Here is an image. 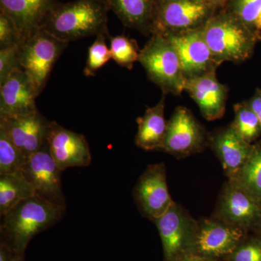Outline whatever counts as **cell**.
<instances>
[{
	"label": "cell",
	"mask_w": 261,
	"mask_h": 261,
	"mask_svg": "<svg viewBox=\"0 0 261 261\" xmlns=\"http://www.w3.org/2000/svg\"><path fill=\"white\" fill-rule=\"evenodd\" d=\"M66 205H59L37 195L21 201L2 216L1 243L16 255L24 256L29 242L64 216Z\"/></svg>",
	"instance_id": "6da1fadb"
},
{
	"label": "cell",
	"mask_w": 261,
	"mask_h": 261,
	"mask_svg": "<svg viewBox=\"0 0 261 261\" xmlns=\"http://www.w3.org/2000/svg\"><path fill=\"white\" fill-rule=\"evenodd\" d=\"M103 0H75L58 3L49 13L43 28L63 42L109 34L108 12Z\"/></svg>",
	"instance_id": "7a4b0ae2"
},
{
	"label": "cell",
	"mask_w": 261,
	"mask_h": 261,
	"mask_svg": "<svg viewBox=\"0 0 261 261\" xmlns=\"http://www.w3.org/2000/svg\"><path fill=\"white\" fill-rule=\"evenodd\" d=\"M203 34L220 65L224 62L238 63L249 59L261 40V32L247 27L224 8L211 17L203 28Z\"/></svg>",
	"instance_id": "3957f363"
},
{
	"label": "cell",
	"mask_w": 261,
	"mask_h": 261,
	"mask_svg": "<svg viewBox=\"0 0 261 261\" xmlns=\"http://www.w3.org/2000/svg\"><path fill=\"white\" fill-rule=\"evenodd\" d=\"M139 62L147 77L164 94L179 95L186 82L181 63L172 44L161 34H154L140 51Z\"/></svg>",
	"instance_id": "277c9868"
},
{
	"label": "cell",
	"mask_w": 261,
	"mask_h": 261,
	"mask_svg": "<svg viewBox=\"0 0 261 261\" xmlns=\"http://www.w3.org/2000/svg\"><path fill=\"white\" fill-rule=\"evenodd\" d=\"M68 45V42L54 37L44 29L20 43V69L28 75L39 95L45 88L53 67Z\"/></svg>",
	"instance_id": "5b68a950"
},
{
	"label": "cell",
	"mask_w": 261,
	"mask_h": 261,
	"mask_svg": "<svg viewBox=\"0 0 261 261\" xmlns=\"http://www.w3.org/2000/svg\"><path fill=\"white\" fill-rule=\"evenodd\" d=\"M217 11L198 0H157L152 35L166 36L203 29Z\"/></svg>",
	"instance_id": "8992f818"
},
{
	"label": "cell",
	"mask_w": 261,
	"mask_h": 261,
	"mask_svg": "<svg viewBox=\"0 0 261 261\" xmlns=\"http://www.w3.org/2000/svg\"><path fill=\"white\" fill-rule=\"evenodd\" d=\"M214 217L246 233L255 231L261 225V201L228 180L220 195Z\"/></svg>",
	"instance_id": "52a82bcc"
},
{
	"label": "cell",
	"mask_w": 261,
	"mask_h": 261,
	"mask_svg": "<svg viewBox=\"0 0 261 261\" xmlns=\"http://www.w3.org/2000/svg\"><path fill=\"white\" fill-rule=\"evenodd\" d=\"M208 142L205 128L191 111L178 106L168 121L163 150L176 158L200 152Z\"/></svg>",
	"instance_id": "ba28073f"
},
{
	"label": "cell",
	"mask_w": 261,
	"mask_h": 261,
	"mask_svg": "<svg viewBox=\"0 0 261 261\" xmlns=\"http://www.w3.org/2000/svg\"><path fill=\"white\" fill-rule=\"evenodd\" d=\"M153 221L162 240L166 260L176 261L187 253V248L191 252L197 221L183 207L173 202L164 214Z\"/></svg>",
	"instance_id": "9c48e42d"
},
{
	"label": "cell",
	"mask_w": 261,
	"mask_h": 261,
	"mask_svg": "<svg viewBox=\"0 0 261 261\" xmlns=\"http://www.w3.org/2000/svg\"><path fill=\"white\" fill-rule=\"evenodd\" d=\"M164 37L176 49L186 80L206 74L220 66L206 42L203 29Z\"/></svg>",
	"instance_id": "30bf717a"
},
{
	"label": "cell",
	"mask_w": 261,
	"mask_h": 261,
	"mask_svg": "<svg viewBox=\"0 0 261 261\" xmlns=\"http://www.w3.org/2000/svg\"><path fill=\"white\" fill-rule=\"evenodd\" d=\"M136 203L142 214L154 221L173 203L168 191L164 163L149 165L141 175L134 190Z\"/></svg>",
	"instance_id": "8fae6325"
},
{
	"label": "cell",
	"mask_w": 261,
	"mask_h": 261,
	"mask_svg": "<svg viewBox=\"0 0 261 261\" xmlns=\"http://www.w3.org/2000/svg\"><path fill=\"white\" fill-rule=\"evenodd\" d=\"M21 171L34 187L36 195L66 205L62 189V171L53 159L47 142L42 148L29 156Z\"/></svg>",
	"instance_id": "7c38bea8"
},
{
	"label": "cell",
	"mask_w": 261,
	"mask_h": 261,
	"mask_svg": "<svg viewBox=\"0 0 261 261\" xmlns=\"http://www.w3.org/2000/svg\"><path fill=\"white\" fill-rule=\"evenodd\" d=\"M246 233L214 217L202 220L197 223L190 252L211 257L231 255L243 241Z\"/></svg>",
	"instance_id": "4fadbf2b"
},
{
	"label": "cell",
	"mask_w": 261,
	"mask_h": 261,
	"mask_svg": "<svg viewBox=\"0 0 261 261\" xmlns=\"http://www.w3.org/2000/svg\"><path fill=\"white\" fill-rule=\"evenodd\" d=\"M49 152L62 171L67 168L87 167L92 162V154L84 135L67 129L51 121L47 137Z\"/></svg>",
	"instance_id": "5bb4252c"
},
{
	"label": "cell",
	"mask_w": 261,
	"mask_h": 261,
	"mask_svg": "<svg viewBox=\"0 0 261 261\" xmlns=\"http://www.w3.org/2000/svg\"><path fill=\"white\" fill-rule=\"evenodd\" d=\"M50 122L38 111L25 116L0 117V128L29 159L47 142Z\"/></svg>",
	"instance_id": "9a60e30c"
},
{
	"label": "cell",
	"mask_w": 261,
	"mask_h": 261,
	"mask_svg": "<svg viewBox=\"0 0 261 261\" xmlns=\"http://www.w3.org/2000/svg\"><path fill=\"white\" fill-rule=\"evenodd\" d=\"M38 96L25 72L15 70L0 83V117H18L37 112Z\"/></svg>",
	"instance_id": "2e32d148"
},
{
	"label": "cell",
	"mask_w": 261,
	"mask_h": 261,
	"mask_svg": "<svg viewBox=\"0 0 261 261\" xmlns=\"http://www.w3.org/2000/svg\"><path fill=\"white\" fill-rule=\"evenodd\" d=\"M185 92L195 101L201 114L207 121H215L224 116L228 88L218 80L216 70L200 76L187 79Z\"/></svg>",
	"instance_id": "e0dca14e"
},
{
	"label": "cell",
	"mask_w": 261,
	"mask_h": 261,
	"mask_svg": "<svg viewBox=\"0 0 261 261\" xmlns=\"http://www.w3.org/2000/svg\"><path fill=\"white\" fill-rule=\"evenodd\" d=\"M207 143L219 159L228 178L234 177L242 169L254 145L244 140L231 124L209 136Z\"/></svg>",
	"instance_id": "ac0fdd59"
},
{
	"label": "cell",
	"mask_w": 261,
	"mask_h": 261,
	"mask_svg": "<svg viewBox=\"0 0 261 261\" xmlns=\"http://www.w3.org/2000/svg\"><path fill=\"white\" fill-rule=\"evenodd\" d=\"M58 0H0L3 12L15 23L22 42L43 28Z\"/></svg>",
	"instance_id": "d6986e66"
},
{
	"label": "cell",
	"mask_w": 261,
	"mask_h": 261,
	"mask_svg": "<svg viewBox=\"0 0 261 261\" xmlns=\"http://www.w3.org/2000/svg\"><path fill=\"white\" fill-rule=\"evenodd\" d=\"M166 95L163 94L156 106L147 108L145 114L137 118L135 143L144 150H163L168 124L164 113Z\"/></svg>",
	"instance_id": "ffe728a7"
},
{
	"label": "cell",
	"mask_w": 261,
	"mask_h": 261,
	"mask_svg": "<svg viewBox=\"0 0 261 261\" xmlns=\"http://www.w3.org/2000/svg\"><path fill=\"white\" fill-rule=\"evenodd\" d=\"M157 0H108V8L128 28L152 35Z\"/></svg>",
	"instance_id": "44dd1931"
},
{
	"label": "cell",
	"mask_w": 261,
	"mask_h": 261,
	"mask_svg": "<svg viewBox=\"0 0 261 261\" xmlns=\"http://www.w3.org/2000/svg\"><path fill=\"white\" fill-rule=\"evenodd\" d=\"M35 195L34 187L22 171L0 175V216L2 217L21 201Z\"/></svg>",
	"instance_id": "7402d4cb"
},
{
	"label": "cell",
	"mask_w": 261,
	"mask_h": 261,
	"mask_svg": "<svg viewBox=\"0 0 261 261\" xmlns=\"http://www.w3.org/2000/svg\"><path fill=\"white\" fill-rule=\"evenodd\" d=\"M229 180L261 201V142L254 144L251 154L234 177Z\"/></svg>",
	"instance_id": "603a6c76"
},
{
	"label": "cell",
	"mask_w": 261,
	"mask_h": 261,
	"mask_svg": "<svg viewBox=\"0 0 261 261\" xmlns=\"http://www.w3.org/2000/svg\"><path fill=\"white\" fill-rule=\"evenodd\" d=\"M234 119L231 123L244 140L250 144L258 140L261 136V126L258 118L249 106L247 101L233 106Z\"/></svg>",
	"instance_id": "cb8c5ba5"
},
{
	"label": "cell",
	"mask_w": 261,
	"mask_h": 261,
	"mask_svg": "<svg viewBox=\"0 0 261 261\" xmlns=\"http://www.w3.org/2000/svg\"><path fill=\"white\" fill-rule=\"evenodd\" d=\"M27 158L0 128V175L21 171Z\"/></svg>",
	"instance_id": "d4e9b609"
},
{
	"label": "cell",
	"mask_w": 261,
	"mask_h": 261,
	"mask_svg": "<svg viewBox=\"0 0 261 261\" xmlns=\"http://www.w3.org/2000/svg\"><path fill=\"white\" fill-rule=\"evenodd\" d=\"M110 39V49L113 61L120 66L132 70L134 64L140 59L141 50L137 42L124 35H118Z\"/></svg>",
	"instance_id": "484cf974"
},
{
	"label": "cell",
	"mask_w": 261,
	"mask_h": 261,
	"mask_svg": "<svg viewBox=\"0 0 261 261\" xmlns=\"http://www.w3.org/2000/svg\"><path fill=\"white\" fill-rule=\"evenodd\" d=\"M108 34H99L95 41L89 47L87 63L84 73L86 76L95 75L98 70L102 68L112 58L111 49L106 43Z\"/></svg>",
	"instance_id": "4316f807"
},
{
	"label": "cell",
	"mask_w": 261,
	"mask_h": 261,
	"mask_svg": "<svg viewBox=\"0 0 261 261\" xmlns=\"http://www.w3.org/2000/svg\"><path fill=\"white\" fill-rule=\"evenodd\" d=\"M224 8L240 18L247 27L257 30L255 23L260 14L261 0H230Z\"/></svg>",
	"instance_id": "83f0119b"
},
{
	"label": "cell",
	"mask_w": 261,
	"mask_h": 261,
	"mask_svg": "<svg viewBox=\"0 0 261 261\" xmlns=\"http://www.w3.org/2000/svg\"><path fill=\"white\" fill-rule=\"evenodd\" d=\"M20 44L0 48V83L15 70L20 69Z\"/></svg>",
	"instance_id": "f1b7e54d"
},
{
	"label": "cell",
	"mask_w": 261,
	"mask_h": 261,
	"mask_svg": "<svg viewBox=\"0 0 261 261\" xmlns=\"http://www.w3.org/2000/svg\"><path fill=\"white\" fill-rule=\"evenodd\" d=\"M231 255L232 261H261V238L257 237L242 242Z\"/></svg>",
	"instance_id": "f546056e"
},
{
	"label": "cell",
	"mask_w": 261,
	"mask_h": 261,
	"mask_svg": "<svg viewBox=\"0 0 261 261\" xmlns=\"http://www.w3.org/2000/svg\"><path fill=\"white\" fill-rule=\"evenodd\" d=\"M22 42L15 23L3 12H0V48L10 47Z\"/></svg>",
	"instance_id": "4dcf8cb0"
},
{
	"label": "cell",
	"mask_w": 261,
	"mask_h": 261,
	"mask_svg": "<svg viewBox=\"0 0 261 261\" xmlns=\"http://www.w3.org/2000/svg\"><path fill=\"white\" fill-rule=\"evenodd\" d=\"M249 106L252 108L254 113L256 114L261 126V89L257 88L251 99L247 101Z\"/></svg>",
	"instance_id": "1f68e13d"
},
{
	"label": "cell",
	"mask_w": 261,
	"mask_h": 261,
	"mask_svg": "<svg viewBox=\"0 0 261 261\" xmlns=\"http://www.w3.org/2000/svg\"><path fill=\"white\" fill-rule=\"evenodd\" d=\"M176 261H216L214 257L205 256L195 252H187Z\"/></svg>",
	"instance_id": "d6a6232c"
},
{
	"label": "cell",
	"mask_w": 261,
	"mask_h": 261,
	"mask_svg": "<svg viewBox=\"0 0 261 261\" xmlns=\"http://www.w3.org/2000/svg\"><path fill=\"white\" fill-rule=\"evenodd\" d=\"M203 1L216 10H219L225 8V6L229 3L230 0H203Z\"/></svg>",
	"instance_id": "836d02e7"
},
{
	"label": "cell",
	"mask_w": 261,
	"mask_h": 261,
	"mask_svg": "<svg viewBox=\"0 0 261 261\" xmlns=\"http://www.w3.org/2000/svg\"><path fill=\"white\" fill-rule=\"evenodd\" d=\"M255 29H256L258 32H261V10L260 14H259L258 17H257L256 23H255Z\"/></svg>",
	"instance_id": "e575fe53"
},
{
	"label": "cell",
	"mask_w": 261,
	"mask_h": 261,
	"mask_svg": "<svg viewBox=\"0 0 261 261\" xmlns=\"http://www.w3.org/2000/svg\"><path fill=\"white\" fill-rule=\"evenodd\" d=\"M13 261H23V256H22V255H17Z\"/></svg>",
	"instance_id": "d590c367"
},
{
	"label": "cell",
	"mask_w": 261,
	"mask_h": 261,
	"mask_svg": "<svg viewBox=\"0 0 261 261\" xmlns=\"http://www.w3.org/2000/svg\"><path fill=\"white\" fill-rule=\"evenodd\" d=\"M255 232H256L257 233H258V237L259 238H261V225L260 226V227L257 228L256 231H255Z\"/></svg>",
	"instance_id": "8d00e7d4"
},
{
	"label": "cell",
	"mask_w": 261,
	"mask_h": 261,
	"mask_svg": "<svg viewBox=\"0 0 261 261\" xmlns=\"http://www.w3.org/2000/svg\"><path fill=\"white\" fill-rule=\"evenodd\" d=\"M103 1L106 2V3H107L108 4V0H103Z\"/></svg>",
	"instance_id": "74e56055"
}]
</instances>
